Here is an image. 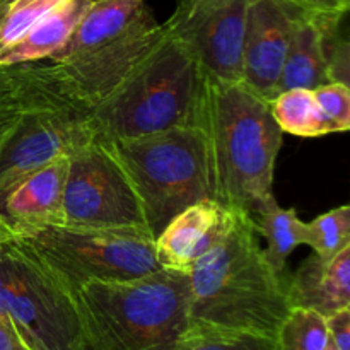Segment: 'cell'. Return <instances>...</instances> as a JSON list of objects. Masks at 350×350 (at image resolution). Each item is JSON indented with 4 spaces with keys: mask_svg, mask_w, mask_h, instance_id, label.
Segmentation results:
<instances>
[{
    "mask_svg": "<svg viewBox=\"0 0 350 350\" xmlns=\"http://www.w3.org/2000/svg\"><path fill=\"white\" fill-rule=\"evenodd\" d=\"M328 340L325 317L317 311L293 308L277 334V350H325Z\"/></svg>",
    "mask_w": 350,
    "mask_h": 350,
    "instance_id": "603a6c76",
    "label": "cell"
},
{
    "mask_svg": "<svg viewBox=\"0 0 350 350\" xmlns=\"http://www.w3.org/2000/svg\"><path fill=\"white\" fill-rule=\"evenodd\" d=\"M89 5V0H65L44 14L16 43L0 51V68L50 60L67 43Z\"/></svg>",
    "mask_w": 350,
    "mask_h": 350,
    "instance_id": "2e32d148",
    "label": "cell"
},
{
    "mask_svg": "<svg viewBox=\"0 0 350 350\" xmlns=\"http://www.w3.org/2000/svg\"><path fill=\"white\" fill-rule=\"evenodd\" d=\"M174 350H277V337L190 323Z\"/></svg>",
    "mask_w": 350,
    "mask_h": 350,
    "instance_id": "ffe728a7",
    "label": "cell"
},
{
    "mask_svg": "<svg viewBox=\"0 0 350 350\" xmlns=\"http://www.w3.org/2000/svg\"><path fill=\"white\" fill-rule=\"evenodd\" d=\"M204 77L190 50L164 26L163 36L92 106L98 133L115 140L195 125Z\"/></svg>",
    "mask_w": 350,
    "mask_h": 350,
    "instance_id": "277c9868",
    "label": "cell"
},
{
    "mask_svg": "<svg viewBox=\"0 0 350 350\" xmlns=\"http://www.w3.org/2000/svg\"><path fill=\"white\" fill-rule=\"evenodd\" d=\"M0 74H2V68H0Z\"/></svg>",
    "mask_w": 350,
    "mask_h": 350,
    "instance_id": "836d02e7",
    "label": "cell"
},
{
    "mask_svg": "<svg viewBox=\"0 0 350 350\" xmlns=\"http://www.w3.org/2000/svg\"><path fill=\"white\" fill-rule=\"evenodd\" d=\"M291 308H303L330 317L350 308V246L335 258L311 255L287 280Z\"/></svg>",
    "mask_w": 350,
    "mask_h": 350,
    "instance_id": "9a60e30c",
    "label": "cell"
},
{
    "mask_svg": "<svg viewBox=\"0 0 350 350\" xmlns=\"http://www.w3.org/2000/svg\"><path fill=\"white\" fill-rule=\"evenodd\" d=\"M303 245L313 248L321 260H332L350 246V207L332 208L311 222H304Z\"/></svg>",
    "mask_w": 350,
    "mask_h": 350,
    "instance_id": "44dd1931",
    "label": "cell"
},
{
    "mask_svg": "<svg viewBox=\"0 0 350 350\" xmlns=\"http://www.w3.org/2000/svg\"><path fill=\"white\" fill-rule=\"evenodd\" d=\"M180 2H185V0H178V3H180Z\"/></svg>",
    "mask_w": 350,
    "mask_h": 350,
    "instance_id": "1f68e13d",
    "label": "cell"
},
{
    "mask_svg": "<svg viewBox=\"0 0 350 350\" xmlns=\"http://www.w3.org/2000/svg\"><path fill=\"white\" fill-rule=\"evenodd\" d=\"M34 82V64L2 68L0 74V149L16 126Z\"/></svg>",
    "mask_w": 350,
    "mask_h": 350,
    "instance_id": "7402d4cb",
    "label": "cell"
},
{
    "mask_svg": "<svg viewBox=\"0 0 350 350\" xmlns=\"http://www.w3.org/2000/svg\"><path fill=\"white\" fill-rule=\"evenodd\" d=\"M325 350H337V347H335V345L332 344L330 340H328V345H327V347H325Z\"/></svg>",
    "mask_w": 350,
    "mask_h": 350,
    "instance_id": "4dcf8cb0",
    "label": "cell"
},
{
    "mask_svg": "<svg viewBox=\"0 0 350 350\" xmlns=\"http://www.w3.org/2000/svg\"><path fill=\"white\" fill-rule=\"evenodd\" d=\"M318 106L334 126L335 133L350 130V88L340 82H327L313 89Z\"/></svg>",
    "mask_w": 350,
    "mask_h": 350,
    "instance_id": "d4e9b609",
    "label": "cell"
},
{
    "mask_svg": "<svg viewBox=\"0 0 350 350\" xmlns=\"http://www.w3.org/2000/svg\"><path fill=\"white\" fill-rule=\"evenodd\" d=\"M9 219L0 214V318H3L2 287H3V252H5L7 234H9Z\"/></svg>",
    "mask_w": 350,
    "mask_h": 350,
    "instance_id": "f1b7e54d",
    "label": "cell"
},
{
    "mask_svg": "<svg viewBox=\"0 0 350 350\" xmlns=\"http://www.w3.org/2000/svg\"><path fill=\"white\" fill-rule=\"evenodd\" d=\"M273 120L284 133L304 139L335 133L311 89H287L270 101Z\"/></svg>",
    "mask_w": 350,
    "mask_h": 350,
    "instance_id": "d6986e66",
    "label": "cell"
},
{
    "mask_svg": "<svg viewBox=\"0 0 350 350\" xmlns=\"http://www.w3.org/2000/svg\"><path fill=\"white\" fill-rule=\"evenodd\" d=\"M68 156L58 157L17 181L2 198L0 214L19 226L65 224L64 191Z\"/></svg>",
    "mask_w": 350,
    "mask_h": 350,
    "instance_id": "5bb4252c",
    "label": "cell"
},
{
    "mask_svg": "<svg viewBox=\"0 0 350 350\" xmlns=\"http://www.w3.org/2000/svg\"><path fill=\"white\" fill-rule=\"evenodd\" d=\"M286 273L267 262L248 212H234L226 234L188 273L190 323L277 337L293 310Z\"/></svg>",
    "mask_w": 350,
    "mask_h": 350,
    "instance_id": "7a4b0ae2",
    "label": "cell"
},
{
    "mask_svg": "<svg viewBox=\"0 0 350 350\" xmlns=\"http://www.w3.org/2000/svg\"><path fill=\"white\" fill-rule=\"evenodd\" d=\"M308 14L286 0H250L243 43L241 82L262 98L277 96L294 24Z\"/></svg>",
    "mask_w": 350,
    "mask_h": 350,
    "instance_id": "7c38bea8",
    "label": "cell"
},
{
    "mask_svg": "<svg viewBox=\"0 0 350 350\" xmlns=\"http://www.w3.org/2000/svg\"><path fill=\"white\" fill-rule=\"evenodd\" d=\"M89 2H96V0H89Z\"/></svg>",
    "mask_w": 350,
    "mask_h": 350,
    "instance_id": "d6a6232c",
    "label": "cell"
},
{
    "mask_svg": "<svg viewBox=\"0 0 350 350\" xmlns=\"http://www.w3.org/2000/svg\"><path fill=\"white\" fill-rule=\"evenodd\" d=\"M156 238L190 205L212 197L207 144L198 125L109 140Z\"/></svg>",
    "mask_w": 350,
    "mask_h": 350,
    "instance_id": "8992f818",
    "label": "cell"
},
{
    "mask_svg": "<svg viewBox=\"0 0 350 350\" xmlns=\"http://www.w3.org/2000/svg\"><path fill=\"white\" fill-rule=\"evenodd\" d=\"M81 350H174L190 325L188 275L157 270L133 280L74 289Z\"/></svg>",
    "mask_w": 350,
    "mask_h": 350,
    "instance_id": "3957f363",
    "label": "cell"
},
{
    "mask_svg": "<svg viewBox=\"0 0 350 350\" xmlns=\"http://www.w3.org/2000/svg\"><path fill=\"white\" fill-rule=\"evenodd\" d=\"M64 214L68 226L149 229L129 174L99 133L68 156Z\"/></svg>",
    "mask_w": 350,
    "mask_h": 350,
    "instance_id": "30bf717a",
    "label": "cell"
},
{
    "mask_svg": "<svg viewBox=\"0 0 350 350\" xmlns=\"http://www.w3.org/2000/svg\"><path fill=\"white\" fill-rule=\"evenodd\" d=\"M10 224L72 291L89 280H133L161 270L149 229Z\"/></svg>",
    "mask_w": 350,
    "mask_h": 350,
    "instance_id": "9c48e42d",
    "label": "cell"
},
{
    "mask_svg": "<svg viewBox=\"0 0 350 350\" xmlns=\"http://www.w3.org/2000/svg\"><path fill=\"white\" fill-rule=\"evenodd\" d=\"M195 125L207 144L214 200L228 211L253 214L273 195V171L284 144L270 101L241 81L205 74Z\"/></svg>",
    "mask_w": 350,
    "mask_h": 350,
    "instance_id": "6da1fadb",
    "label": "cell"
},
{
    "mask_svg": "<svg viewBox=\"0 0 350 350\" xmlns=\"http://www.w3.org/2000/svg\"><path fill=\"white\" fill-rule=\"evenodd\" d=\"M65 0H0V51L16 43L40 17Z\"/></svg>",
    "mask_w": 350,
    "mask_h": 350,
    "instance_id": "cb8c5ba5",
    "label": "cell"
},
{
    "mask_svg": "<svg viewBox=\"0 0 350 350\" xmlns=\"http://www.w3.org/2000/svg\"><path fill=\"white\" fill-rule=\"evenodd\" d=\"M321 17L313 14H301L297 17L280 72L277 94L297 88L313 91L330 82Z\"/></svg>",
    "mask_w": 350,
    "mask_h": 350,
    "instance_id": "e0dca14e",
    "label": "cell"
},
{
    "mask_svg": "<svg viewBox=\"0 0 350 350\" xmlns=\"http://www.w3.org/2000/svg\"><path fill=\"white\" fill-rule=\"evenodd\" d=\"M232 214L214 198H204L174 215L154 239L161 269L188 275L191 267L226 234Z\"/></svg>",
    "mask_w": 350,
    "mask_h": 350,
    "instance_id": "4fadbf2b",
    "label": "cell"
},
{
    "mask_svg": "<svg viewBox=\"0 0 350 350\" xmlns=\"http://www.w3.org/2000/svg\"><path fill=\"white\" fill-rule=\"evenodd\" d=\"M252 217L256 234L267 241V250H263L267 262L275 272L286 273L291 253L303 245L304 222L297 217L296 208L280 207L272 195L253 211Z\"/></svg>",
    "mask_w": 350,
    "mask_h": 350,
    "instance_id": "ac0fdd59",
    "label": "cell"
},
{
    "mask_svg": "<svg viewBox=\"0 0 350 350\" xmlns=\"http://www.w3.org/2000/svg\"><path fill=\"white\" fill-rule=\"evenodd\" d=\"M2 303L3 320L31 350H81L74 291L12 224L3 252Z\"/></svg>",
    "mask_w": 350,
    "mask_h": 350,
    "instance_id": "ba28073f",
    "label": "cell"
},
{
    "mask_svg": "<svg viewBox=\"0 0 350 350\" xmlns=\"http://www.w3.org/2000/svg\"><path fill=\"white\" fill-rule=\"evenodd\" d=\"M248 2L185 0L164 26L190 50L205 74L217 81L239 82Z\"/></svg>",
    "mask_w": 350,
    "mask_h": 350,
    "instance_id": "8fae6325",
    "label": "cell"
},
{
    "mask_svg": "<svg viewBox=\"0 0 350 350\" xmlns=\"http://www.w3.org/2000/svg\"><path fill=\"white\" fill-rule=\"evenodd\" d=\"M96 133L91 103L64 81L51 62H36L29 98L0 149V198L24 176L70 156Z\"/></svg>",
    "mask_w": 350,
    "mask_h": 350,
    "instance_id": "52a82bcc",
    "label": "cell"
},
{
    "mask_svg": "<svg viewBox=\"0 0 350 350\" xmlns=\"http://www.w3.org/2000/svg\"><path fill=\"white\" fill-rule=\"evenodd\" d=\"M286 2H289L291 5L297 7V9H301V10H304V12H306V7H304V0H286Z\"/></svg>",
    "mask_w": 350,
    "mask_h": 350,
    "instance_id": "f546056e",
    "label": "cell"
},
{
    "mask_svg": "<svg viewBox=\"0 0 350 350\" xmlns=\"http://www.w3.org/2000/svg\"><path fill=\"white\" fill-rule=\"evenodd\" d=\"M308 14L313 16L344 17L350 7V0H304Z\"/></svg>",
    "mask_w": 350,
    "mask_h": 350,
    "instance_id": "4316f807",
    "label": "cell"
},
{
    "mask_svg": "<svg viewBox=\"0 0 350 350\" xmlns=\"http://www.w3.org/2000/svg\"><path fill=\"white\" fill-rule=\"evenodd\" d=\"M328 338L337 350H350V308L337 311L325 318Z\"/></svg>",
    "mask_w": 350,
    "mask_h": 350,
    "instance_id": "484cf974",
    "label": "cell"
},
{
    "mask_svg": "<svg viewBox=\"0 0 350 350\" xmlns=\"http://www.w3.org/2000/svg\"><path fill=\"white\" fill-rule=\"evenodd\" d=\"M146 0H96L48 62L92 106L163 36Z\"/></svg>",
    "mask_w": 350,
    "mask_h": 350,
    "instance_id": "5b68a950",
    "label": "cell"
},
{
    "mask_svg": "<svg viewBox=\"0 0 350 350\" xmlns=\"http://www.w3.org/2000/svg\"><path fill=\"white\" fill-rule=\"evenodd\" d=\"M0 350H31L24 344L16 328L3 318H0Z\"/></svg>",
    "mask_w": 350,
    "mask_h": 350,
    "instance_id": "83f0119b",
    "label": "cell"
}]
</instances>
